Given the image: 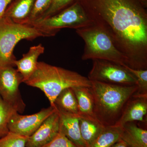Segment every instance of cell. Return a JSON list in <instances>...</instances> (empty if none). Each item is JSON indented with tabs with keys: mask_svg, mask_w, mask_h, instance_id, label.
<instances>
[{
	"mask_svg": "<svg viewBox=\"0 0 147 147\" xmlns=\"http://www.w3.org/2000/svg\"><path fill=\"white\" fill-rule=\"evenodd\" d=\"M72 88L78 102L79 117L97 121L95 117L94 102L90 88L77 87Z\"/></svg>",
	"mask_w": 147,
	"mask_h": 147,
	"instance_id": "cell-16",
	"label": "cell"
},
{
	"mask_svg": "<svg viewBox=\"0 0 147 147\" xmlns=\"http://www.w3.org/2000/svg\"><path fill=\"white\" fill-rule=\"evenodd\" d=\"M93 24L78 2L57 14L30 25L36 27L47 37L55 36L62 29H76Z\"/></svg>",
	"mask_w": 147,
	"mask_h": 147,
	"instance_id": "cell-6",
	"label": "cell"
},
{
	"mask_svg": "<svg viewBox=\"0 0 147 147\" xmlns=\"http://www.w3.org/2000/svg\"><path fill=\"white\" fill-rule=\"evenodd\" d=\"M13 0H0V20L3 18L6 9Z\"/></svg>",
	"mask_w": 147,
	"mask_h": 147,
	"instance_id": "cell-26",
	"label": "cell"
},
{
	"mask_svg": "<svg viewBox=\"0 0 147 147\" xmlns=\"http://www.w3.org/2000/svg\"><path fill=\"white\" fill-rule=\"evenodd\" d=\"M122 127L118 125L106 126L88 147H112L121 139Z\"/></svg>",
	"mask_w": 147,
	"mask_h": 147,
	"instance_id": "cell-19",
	"label": "cell"
},
{
	"mask_svg": "<svg viewBox=\"0 0 147 147\" xmlns=\"http://www.w3.org/2000/svg\"><path fill=\"white\" fill-rule=\"evenodd\" d=\"M122 127L121 139L128 147H147V129L134 122L125 124Z\"/></svg>",
	"mask_w": 147,
	"mask_h": 147,
	"instance_id": "cell-15",
	"label": "cell"
},
{
	"mask_svg": "<svg viewBox=\"0 0 147 147\" xmlns=\"http://www.w3.org/2000/svg\"><path fill=\"white\" fill-rule=\"evenodd\" d=\"M36 0H13L6 9L3 17L14 23L27 24Z\"/></svg>",
	"mask_w": 147,
	"mask_h": 147,
	"instance_id": "cell-14",
	"label": "cell"
},
{
	"mask_svg": "<svg viewBox=\"0 0 147 147\" xmlns=\"http://www.w3.org/2000/svg\"><path fill=\"white\" fill-rule=\"evenodd\" d=\"M55 107L59 116L60 130L77 146L87 147L80 132L79 116L67 113Z\"/></svg>",
	"mask_w": 147,
	"mask_h": 147,
	"instance_id": "cell-12",
	"label": "cell"
},
{
	"mask_svg": "<svg viewBox=\"0 0 147 147\" xmlns=\"http://www.w3.org/2000/svg\"><path fill=\"white\" fill-rule=\"evenodd\" d=\"M109 36L127 66L147 69V0H76Z\"/></svg>",
	"mask_w": 147,
	"mask_h": 147,
	"instance_id": "cell-1",
	"label": "cell"
},
{
	"mask_svg": "<svg viewBox=\"0 0 147 147\" xmlns=\"http://www.w3.org/2000/svg\"><path fill=\"white\" fill-rule=\"evenodd\" d=\"M40 37L47 36L32 25L17 24L3 17L0 20V66L15 67L13 52L16 44L22 40H31Z\"/></svg>",
	"mask_w": 147,
	"mask_h": 147,
	"instance_id": "cell-5",
	"label": "cell"
},
{
	"mask_svg": "<svg viewBox=\"0 0 147 147\" xmlns=\"http://www.w3.org/2000/svg\"><path fill=\"white\" fill-rule=\"evenodd\" d=\"M53 105L67 113L79 116L78 102L72 88H67L61 92Z\"/></svg>",
	"mask_w": 147,
	"mask_h": 147,
	"instance_id": "cell-18",
	"label": "cell"
},
{
	"mask_svg": "<svg viewBox=\"0 0 147 147\" xmlns=\"http://www.w3.org/2000/svg\"><path fill=\"white\" fill-rule=\"evenodd\" d=\"M92 61L88 75L90 81L121 86L137 85L136 77L124 66L103 60Z\"/></svg>",
	"mask_w": 147,
	"mask_h": 147,
	"instance_id": "cell-7",
	"label": "cell"
},
{
	"mask_svg": "<svg viewBox=\"0 0 147 147\" xmlns=\"http://www.w3.org/2000/svg\"><path fill=\"white\" fill-rule=\"evenodd\" d=\"M56 110L55 105H53L29 115H22L18 112H15L9 122V131L24 137H30Z\"/></svg>",
	"mask_w": 147,
	"mask_h": 147,
	"instance_id": "cell-9",
	"label": "cell"
},
{
	"mask_svg": "<svg viewBox=\"0 0 147 147\" xmlns=\"http://www.w3.org/2000/svg\"><path fill=\"white\" fill-rule=\"evenodd\" d=\"M14 67L0 66V96L18 113H23L26 108L19 86L23 77Z\"/></svg>",
	"mask_w": 147,
	"mask_h": 147,
	"instance_id": "cell-8",
	"label": "cell"
},
{
	"mask_svg": "<svg viewBox=\"0 0 147 147\" xmlns=\"http://www.w3.org/2000/svg\"><path fill=\"white\" fill-rule=\"evenodd\" d=\"M76 34L85 42L82 59L84 61L103 60L127 65L126 58L115 47L109 36L93 24L76 30Z\"/></svg>",
	"mask_w": 147,
	"mask_h": 147,
	"instance_id": "cell-4",
	"label": "cell"
},
{
	"mask_svg": "<svg viewBox=\"0 0 147 147\" xmlns=\"http://www.w3.org/2000/svg\"><path fill=\"white\" fill-rule=\"evenodd\" d=\"M124 66L136 77L138 88L134 95L147 96V69H134L126 65Z\"/></svg>",
	"mask_w": 147,
	"mask_h": 147,
	"instance_id": "cell-21",
	"label": "cell"
},
{
	"mask_svg": "<svg viewBox=\"0 0 147 147\" xmlns=\"http://www.w3.org/2000/svg\"><path fill=\"white\" fill-rule=\"evenodd\" d=\"M59 131V116L56 109L42 122L35 132L28 138L26 147L44 146L51 142Z\"/></svg>",
	"mask_w": 147,
	"mask_h": 147,
	"instance_id": "cell-10",
	"label": "cell"
},
{
	"mask_svg": "<svg viewBox=\"0 0 147 147\" xmlns=\"http://www.w3.org/2000/svg\"><path fill=\"white\" fill-rule=\"evenodd\" d=\"M79 127L82 139L87 147L91 144L105 126L97 121L79 118Z\"/></svg>",
	"mask_w": 147,
	"mask_h": 147,
	"instance_id": "cell-17",
	"label": "cell"
},
{
	"mask_svg": "<svg viewBox=\"0 0 147 147\" xmlns=\"http://www.w3.org/2000/svg\"><path fill=\"white\" fill-rule=\"evenodd\" d=\"M147 114V96L133 95L127 102L120 119L116 125L123 126L134 121H144Z\"/></svg>",
	"mask_w": 147,
	"mask_h": 147,
	"instance_id": "cell-11",
	"label": "cell"
},
{
	"mask_svg": "<svg viewBox=\"0 0 147 147\" xmlns=\"http://www.w3.org/2000/svg\"><path fill=\"white\" fill-rule=\"evenodd\" d=\"M25 83L41 90L50 105H54L56 98L66 88L91 86L88 77L78 72L38 61L35 71Z\"/></svg>",
	"mask_w": 147,
	"mask_h": 147,
	"instance_id": "cell-3",
	"label": "cell"
},
{
	"mask_svg": "<svg viewBox=\"0 0 147 147\" xmlns=\"http://www.w3.org/2000/svg\"><path fill=\"white\" fill-rule=\"evenodd\" d=\"M95 117L103 126L116 125L127 102L136 93L137 85L121 86L91 81Z\"/></svg>",
	"mask_w": 147,
	"mask_h": 147,
	"instance_id": "cell-2",
	"label": "cell"
},
{
	"mask_svg": "<svg viewBox=\"0 0 147 147\" xmlns=\"http://www.w3.org/2000/svg\"><path fill=\"white\" fill-rule=\"evenodd\" d=\"M44 147H78L60 130L57 136Z\"/></svg>",
	"mask_w": 147,
	"mask_h": 147,
	"instance_id": "cell-25",
	"label": "cell"
},
{
	"mask_svg": "<svg viewBox=\"0 0 147 147\" xmlns=\"http://www.w3.org/2000/svg\"><path fill=\"white\" fill-rule=\"evenodd\" d=\"M112 147H128L123 141L120 139Z\"/></svg>",
	"mask_w": 147,
	"mask_h": 147,
	"instance_id": "cell-27",
	"label": "cell"
},
{
	"mask_svg": "<svg viewBox=\"0 0 147 147\" xmlns=\"http://www.w3.org/2000/svg\"><path fill=\"white\" fill-rule=\"evenodd\" d=\"M28 138L9 131L0 139V147H26Z\"/></svg>",
	"mask_w": 147,
	"mask_h": 147,
	"instance_id": "cell-23",
	"label": "cell"
},
{
	"mask_svg": "<svg viewBox=\"0 0 147 147\" xmlns=\"http://www.w3.org/2000/svg\"><path fill=\"white\" fill-rule=\"evenodd\" d=\"M54 0H36L27 24L37 21L47 11Z\"/></svg>",
	"mask_w": 147,
	"mask_h": 147,
	"instance_id": "cell-22",
	"label": "cell"
},
{
	"mask_svg": "<svg viewBox=\"0 0 147 147\" xmlns=\"http://www.w3.org/2000/svg\"><path fill=\"white\" fill-rule=\"evenodd\" d=\"M44 51L45 47L42 44L34 45L31 47L21 59L15 61L14 66L23 77V82L27 81L35 71L38 58Z\"/></svg>",
	"mask_w": 147,
	"mask_h": 147,
	"instance_id": "cell-13",
	"label": "cell"
},
{
	"mask_svg": "<svg viewBox=\"0 0 147 147\" xmlns=\"http://www.w3.org/2000/svg\"><path fill=\"white\" fill-rule=\"evenodd\" d=\"M16 112L13 107L5 101L0 96V139L9 133V122L13 113Z\"/></svg>",
	"mask_w": 147,
	"mask_h": 147,
	"instance_id": "cell-20",
	"label": "cell"
},
{
	"mask_svg": "<svg viewBox=\"0 0 147 147\" xmlns=\"http://www.w3.org/2000/svg\"><path fill=\"white\" fill-rule=\"evenodd\" d=\"M44 147V146H43V147Z\"/></svg>",
	"mask_w": 147,
	"mask_h": 147,
	"instance_id": "cell-28",
	"label": "cell"
},
{
	"mask_svg": "<svg viewBox=\"0 0 147 147\" xmlns=\"http://www.w3.org/2000/svg\"><path fill=\"white\" fill-rule=\"evenodd\" d=\"M76 2V0H54L49 8L38 20H42L57 14Z\"/></svg>",
	"mask_w": 147,
	"mask_h": 147,
	"instance_id": "cell-24",
	"label": "cell"
}]
</instances>
